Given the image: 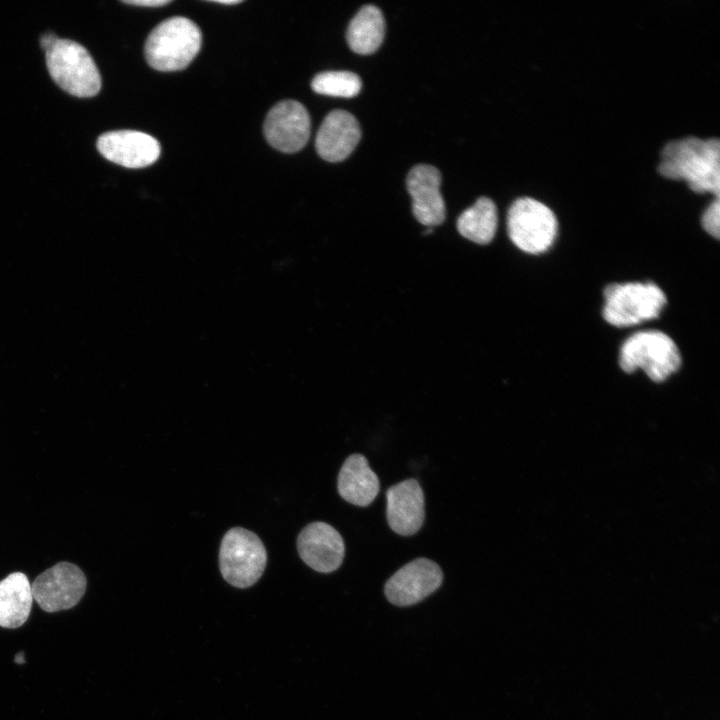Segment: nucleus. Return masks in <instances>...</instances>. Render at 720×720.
<instances>
[{
  "instance_id": "nucleus-1",
  "label": "nucleus",
  "mask_w": 720,
  "mask_h": 720,
  "mask_svg": "<svg viewBox=\"0 0 720 720\" xmlns=\"http://www.w3.org/2000/svg\"><path fill=\"white\" fill-rule=\"evenodd\" d=\"M658 172L671 180L686 181L696 193L720 192V142L717 138L686 137L667 143Z\"/></svg>"
},
{
  "instance_id": "nucleus-2",
  "label": "nucleus",
  "mask_w": 720,
  "mask_h": 720,
  "mask_svg": "<svg viewBox=\"0 0 720 720\" xmlns=\"http://www.w3.org/2000/svg\"><path fill=\"white\" fill-rule=\"evenodd\" d=\"M201 43V31L193 21L171 17L150 32L144 47L145 58L158 71L182 70L198 54Z\"/></svg>"
},
{
  "instance_id": "nucleus-3",
  "label": "nucleus",
  "mask_w": 720,
  "mask_h": 720,
  "mask_svg": "<svg viewBox=\"0 0 720 720\" xmlns=\"http://www.w3.org/2000/svg\"><path fill=\"white\" fill-rule=\"evenodd\" d=\"M619 365L627 373L642 369L654 382H662L681 366L675 342L658 330L640 331L627 338L620 348Z\"/></svg>"
},
{
  "instance_id": "nucleus-4",
  "label": "nucleus",
  "mask_w": 720,
  "mask_h": 720,
  "mask_svg": "<svg viewBox=\"0 0 720 720\" xmlns=\"http://www.w3.org/2000/svg\"><path fill=\"white\" fill-rule=\"evenodd\" d=\"M602 314L611 325L627 327L655 319L667 303L662 289L653 282H626L604 290Z\"/></svg>"
},
{
  "instance_id": "nucleus-5",
  "label": "nucleus",
  "mask_w": 720,
  "mask_h": 720,
  "mask_svg": "<svg viewBox=\"0 0 720 720\" xmlns=\"http://www.w3.org/2000/svg\"><path fill=\"white\" fill-rule=\"evenodd\" d=\"M45 55L50 76L64 91L77 97H92L99 92V71L82 45L59 38Z\"/></svg>"
},
{
  "instance_id": "nucleus-6",
  "label": "nucleus",
  "mask_w": 720,
  "mask_h": 720,
  "mask_svg": "<svg viewBox=\"0 0 720 720\" xmlns=\"http://www.w3.org/2000/svg\"><path fill=\"white\" fill-rule=\"evenodd\" d=\"M267 553L261 539L242 527L228 530L219 549V567L223 578L232 586L247 588L262 576Z\"/></svg>"
},
{
  "instance_id": "nucleus-7",
  "label": "nucleus",
  "mask_w": 720,
  "mask_h": 720,
  "mask_svg": "<svg viewBox=\"0 0 720 720\" xmlns=\"http://www.w3.org/2000/svg\"><path fill=\"white\" fill-rule=\"evenodd\" d=\"M510 240L520 250L543 253L553 244L558 222L554 212L542 202L522 197L513 202L507 214Z\"/></svg>"
},
{
  "instance_id": "nucleus-8",
  "label": "nucleus",
  "mask_w": 720,
  "mask_h": 720,
  "mask_svg": "<svg viewBox=\"0 0 720 720\" xmlns=\"http://www.w3.org/2000/svg\"><path fill=\"white\" fill-rule=\"evenodd\" d=\"M87 580L75 564L59 562L45 570L31 585L33 599L52 613L74 607L86 591Z\"/></svg>"
},
{
  "instance_id": "nucleus-9",
  "label": "nucleus",
  "mask_w": 720,
  "mask_h": 720,
  "mask_svg": "<svg viewBox=\"0 0 720 720\" xmlns=\"http://www.w3.org/2000/svg\"><path fill=\"white\" fill-rule=\"evenodd\" d=\"M310 116L295 100H283L268 112L263 132L268 143L283 153L301 150L310 137Z\"/></svg>"
},
{
  "instance_id": "nucleus-10",
  "label": "nucleus",
  "mask_w": 720,
  "mask_h": 720,
  "mask_svg": "<svg viewBox=\"0 0 720 720\" xmlns=\"http://www.w3.org/2000/svg\"><path fill=\"white\" fill-rule=\"evenodd\" d=\"M440 566L427 558H417L396 571L386 582V598L396 606L416 604L442 584Z\"/></svg>"
},
{
  "instance_id": "nucleus-11",
  "label": "nucleus",
  "mask_w": 720,
  "mask_h": 720,
  "mask_svg": "<svg viewBox=\"0 0 720 720\" xmlns=\"http://www.w3.org/2000/svg\"><path fill=\"white\" fill-rule=\"evenodd\" d=\"M297 549L304 563L321 573L337 570L345 555L340 533L321 521L312 522L301 530L297 537Z\"/></svg>"
},
{
  "instance_id": "nucleus-12",
  "label": "nucleus",
  "mask_w": 720,
  "mask_h": 720,
  "mask_svg": "<svg viewBox=\"0 0 720 720\" xmlns=\"http://www.w3.org/2000/svg\"><path fill=\"white\" fill-rule=\"evenodd\" d=\"M99 152L109 161L126 168H142L160 156L159 142L149 134L135 130L106 132L97 140Z\"/></svg>"
},
{
  "instance_id": "nucleus-13",
  "label": "nucleus",
  "mask_w": 720,
  "mask_h": 720,
  "mask_svg": "<svg viewBox=\"0 0 720 720\" xmlns=\"http://www.w3.org/2000/svg\"><path fill=\"white\" fill-rule=\"evenodd\" d=\"M406 183L414 217L427 228L441 224L446 216V207L440 192L439 170L428 164L416 165L408 173Z\"/></svg>"
},
{
  "instance_id": "nucleus-14",
  "label": "nucleus",
  "mask_w": 720,
  "mask_h": 720,
  "mask_svg": "<svg viewBox=\"0 0 720 720\" xmlns=\"http://www.w3.org/2000/svg\"><path fill=\"white\" fill-rule=\"evenodd\" d=\"M386 516L390 528L402 536H410L422 527L424 493L415 479H406L386 491Z\"/></svg>"
},
{
  "instance_id": "nucleus-15",
  "label": "nucleus",
  "mask_w": 720,
  "mask_h": 720,
  "mask_svg": "<svg viewBox=\"0 0 720 720\" xmlns=\"http://www.w3.org/2000/svg\"><path fill=\"white\" fill-rule=\"evenodd\" d=\"M361 138L357 119L345 110H333L326 115L315 139L317 153L329 162L346 159Z\"/></svg>"
},
{
  "instance_id": "nucleus-16",
  "label": "nucleus",
  "mask_w": 720,
  "mask_h": 720,
  "mask_svg": "<svg viewBox=\"0 0 720 720\" xmlns=\"http://www.w3.org/2000/svg\"><path fill=\"white\" fill-rule=\"evenodd\" d=\"M337 488L345 501L365 507L378 495L380 483L367 459L361 454H352L339 471Z\"/></svg>"
},
{
  "instance_id": "nucleus-17",
  "label": "nucleus",
  "mask_w": 720,
  "mask_h": 720,
  "mask_svg": "<svg viewBox=\"0 0 720 720\" xmlns=\"http://www.w3.org/2000/svg\"><path fill=\"white\" fill-rule=\"evenodd\" d=\"M33 595L24 573L14 572L0 581V626L14 629L23 625L31 612Z\"/></svg>"
},
{
  "instance_id": "nucleus-18",
  "label": "nucleus",
  "mask_w": 720,
  "mask_h": 720,
  "mask_svg": "<svg viewBox=\"0 0 720 720\" xmlns=\"http://www.w3.org/2000/svg\"><path fill=\"white\" fill-rule=\"evenodd\" d=\"M385 36V20L374 5L363 6L350 21L346 39L352 51L366 55L374 53Z\"/></svg>"
},
{
  "instance_id": "nucleus-19",
  "label": "nucleus",
  "mask_w": 720,
  "mask_h": 720,
  "mask_svg": "<svg viewBox=\"0 0 720 720\" xmlns=\"http://www.w3.org/2000/svg\"><path fill=\"white\" fill-rule=\"evenodd\" d=\"M497 224L496 205L491 199L480 197L473 206L460 214L457 229L468 240L485 245L494 238Z\"/></svg>"
},
{
  "instance_id": "nucleus-20",
  "label": "nucleus",
  "mask_w": 720,
  "mask_h": 720,
  "mask_svg": "<svg viewBox=\"0 0 720 720\" xmlns=\"http://www.w3.org/2000/svg\"><path fill=\"white\" fill-rule=\"evenodd\" d=\"M311 87L318 94L351 98L360 93L362 81L350 71H325L312 79Z\"/></svg>"
},
{
  "instance_id": "nucleus-21",
  "label": "nucleus",
  "mask_w": 720,
  "mask_h": 720,
  "mask_svg": "<svg viewBox=\"0 0 720 720\" xmlns=\"http://www.w3.org/2000/svg\"><path fill=\"white\" fill-rule=\"evenodd\" d=\"M701 224L703 229L718 239L720 234V201L719 197L709 204L701 217Z\"/></svg>"
},
{
  "instance_id": "nucleus-22",
  "label": "nucleus",
  "mask_w": 720,
  "mask_h": 720,
  "mask_svg": "<svg viewBox=\"0 0 720 720\" xmlns=\"http://www.w3.org/2000/svg\"><path fill=\"white\" fill-rule=\"evenodd\" d=\"M126 4L146 6V7H158L164 6L171 3V0H126L123 1Z\"/></svg>"
},
{
  "instance_id": "nucleus-23",
  "label": "nucleus",
  "mask_w": 720,
  "mask_h": 720,
  "mask_svg": "<svg viewBox=\"0 0 720 720\" xmlns=\"http://www.w3.org/2000/svg\"><path fill=\"white\" fill-rule=\"evenodd\" d=\"M59 38L53 33H46L40 39L41 47L44 51L48 50Z\"/></svg>"
},
{
  "instance_id": "nucleus-24",
  "label": "nucleus",
  "mask_w": 720,
  "mask_h": 720,
  "mask_svg": "<svg viewBox=\"0 0 720 720\" xmlns=\"http://www.w3.org/2000/svg\"><path fill=\"white\" fill-rule=\"evenodd\" d=\"M214 3L222 4V5H236L241 3V0H214L212 1Z\"/></svg>"
},
{
  "instance_id": "nucleus-25",
  "label": "nucleus",
  "mask_w": 720,
  "mask_h": 720,
  "mask_svg": "<svg viewBox=\"0 0 720 720\" xmlns=\"http://www.w3.org/2000/svg\"><path fill=\"white\" fill-rule=\"evenodd\" d=\"M15 662H17V663H19V664H22V663L25 662L24 653H23V652H20V653H18V654L16 655V657H15Z\"/></svg>"
}]
</instances>
